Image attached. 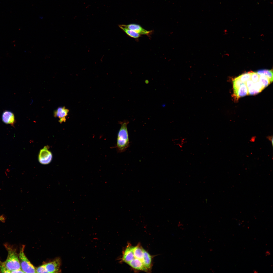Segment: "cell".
I'll return each instance as SVG.
<instances>
[{
    "label": "cell",
    "instance_id": "obj_1",
    "mask_svg": "<svg viewBox=\"0 0 273 273\" xmlns=\"http://www.w3.org/2000/svg\"><path fill=\"white\" fill-rule=\"evenodd\" d=\"M152 256L144 249L140 244L136 246L131 245L124 259V263L127 264L134 259L141 261L146 267L148 272L151 271L152 266Z\"/></svg>",
    "mask_w": 273,
    "mask_h": 273
},
{
    "label": "cell",
    "instance_id": "obj_2",
    "mask_svg": "<svg viewBox=\"0 0 273 273\" xmlns=\"http://www.w3.org/2000/svg\"><path fill=\"white\" fill-rule=\"evenodd\" d=\"M121 126L118 132L116 148L118 152L121 153L124 152L129 147V141L127 125L129 121L125 120L119 122Z\"/></svg>",
    "mask_w": 273,
    "mask_h": 273
},
{
    "label": "cell",
    "instance_id": "obj_3",
    "mask_svg": "<svg viewBox=\"0 0 273 273\" xmlns=\"http://www.w3.org/2000/svg\"><path fill=\"white\" fill-rule=\"evenodd\" d=\"M4 245L8 254L6 260L3 262L6 267L10 273L14 270L21 269L18 256L16 249L8 244H6Z\"/></svg>",
    "mask_w": 273,
    "mask_h": 273
},
{
    "label": "cell",
    "instance_id": "obj_4",
    "mask_svg": "<svg viewBox=\"0 0 273 273\" xmlns=\"http://www.w3.org/2000/svg\"><path fill=\"white\" fill-rule=\"evenodd\" d=\"M25 245H22L18 255L21 268L24 273H36V269L25 256L24 251Z\"/></svg>",
    "mask_w": 273,
    "mask_h": 273
},
{
    "label": "cell",
    "instance_id": "obj_5",
    "mask_svg": "<svg viewBox=\"0 0 273 273\" xmlns=\"http://www.w3.org/2000/svg\"><path fill=\"white\" fill-rule=\"evenodd\" d=\"M48 148L47 146H45L40 151L38 160L41 164L44 165L49 164L52 160V155Z\"/></svg>",
    "mask_w": 273,
    "mask_h": 273
},
{
    "label": "cell",
    "instance_id": "obj_6",
    "mask_svg": "<svg viewBox=\"0 0 273 273\" xmlns=\"http://www.w3.org/2000/svg\"><path fill=\"white\" fill-rule=\"evenodd\" d=\"M61 259L57 258L52 261L44 264L48 273H58L60 271Z\"/></svg>",
    "mask_w": 273,
    "mask_h": 273
},
{
    "label": "cell",
    "instance_id": "obj_7",
    "mask_svg": "<svg viewBox=\"0 0 273 273\" xmlns=\"http://www.w3.org/2000/svg\"><path fill=\"white\" fill-rule=\"evenodd\" d=\"M69 112V110L65 107H60L54 111V115L55 117L58 118L59 122L62 123L66 121Z\"/></svg>",
    "mask_w": 273,
    "mask_h": 273
},
{
    "label": "cell",
    "instance_id": "obj_8",
    "mask_svg": "<svg viewBox=\"0 0 273 273\" xmlns=\"http://www.w3.org/2000/svg\"><path fill=\"white\" fill-rule=\"evenodd\" d=\"M2 120L4 123L10 124L14 127L15 120L14 114L12 112L8 110H5L3 113L2 115Z\"/></svg>",
    "mask_w": 273,
    "mask_h": 273
},
{
    "label": "cell",
    "instance_id": "obj_9",
    "mask_svg": "<svg viewBox=\"0 0 273 273\" xmlns=\"http://www.w3.org/2000/svg\"><path fill=\"white\" fill-rule=\"evenodd\" d=\"M126 27L132 30L140 35L149 34L150 31H148L142 28L140 25L134 24L127 25H123Z\"/></svg>",
    "mask_w": 273,
    "mask_h": 273
},
{
    "label": "cell",
    "instance_id": "obj_10",
    "mask_svg": "<svg viewBox=\"0 0 273 273\" xmlns=\"http://www.w3.org/2000/svg\"><path fill=\"white\" fill-rule=\"evenodd\" d=\"M248 95V90L246 84L242 83L239 89L234 94H233V97L235 100H237L241 97Z\"/></svg>",
    "mask_w": 273,
    "mask_h": 273
},
{
    "label": "cell",
    "instance_id": "obj_11",
    "mask_svg": "<svg viewBox=\"0 0 273 273\" xmlns=\"http://www.w3.org/2000/svg\"><path fill=\"white\" fill-rule=\"evenodd\" d=\"M256 73L259 76H264L268 78L271 83L273 81V71L272 70L260 69L258 70Z\"/></svg>",
    "mask_w": 273,
    "mask_h": 273
},
{
    "label": "cell",
    "instance_id": "obj_12",
    "mask_svg": "<svg viewBox=\"0 0 273 273\" xmlns=\"http://www.w3.org/2000/svg\"><path fill=\"white\" fill-rule=\"evenodd\" d=\"M119 27L128 35L131 37L136 38H139L140 36V34L126 27L123 25H119Z\"/></svg>",
    "mask_w": 273,
    "mask_h": 273
},
{
    "label": "cell",
    "instance_id": "obj_13",
    "mask_svg": "<svg viewBox=\"0 0 273 273\" xmlns=\"http://www.w3.org/2000/svg\"><path fill=\"white\" fill-rule=\"evenodd\" d=\"M243 83L238 77L235 78L233 80V94L235 93L239 89L241 85Z\"/></svg>",
    "mask_w": 273,
    "mask_h": 273
},
{
    "label": "cell",
    "instance_id": "obj_14",
    "mask_svg": "<svg viewBox=\"0 0 273 273\" xmlns=\"http://www.w3.org/2000/svg\"><path fill=\"white\" fill-rule=\"evenodd\" d=\"M261 84L264 88L267 87L271 82L267 77L264 76H259L258 81Z\"/></svg>",
    "mask_w": 273,
    "mask_h": 273
},
{
    "label": "cell",
    "instance_id": "obj_15",
    "mask_svg": "<svg viewBox=\"0 0 273 273\" xmlns=\"http://www.w3.org/2000/svg\"><path fill=\"white\" fill-rule=\"evenodd\" d=\"M252 72L251 71L244 73L238 77L242 83H245L248 80L251 79Z\"/></svg>",
    "mask_w": 273,
    "mask_h": 273
},
{
    "label": "cell",
    "instance_id": "obj_16",
    "mask_svg": "<svg viewBox=\"0 0 273 273\" xmlns=\"http://www.w3.org/2000/svg\"><path fill=\"white\" fill-rule=\"evenodd\" d=\"M259 77V76L256 72H252L251 79L254 83L258 81Z\"/></svg>",
    "mask_w": 273,
    "mask_h": 273
},
{
    "label": "cell",
    "instance_id": "obj_17",
    "mask_svg": "<svg viewBox=\"0 0 273 273\" xmlns=\"http://www.w3.org/2000/svg\"><path fill=\"white\" fill-rule=\"evenodd\" d=\"M36 272L37 273H48L46 268L45 264L42 265L37 268L36 269Z\"/></svg>",
    "mask_w": 273,
    "mask_h": 273
},
{
    "label": "cell",
    "instance_id": "obj_18",
    "mask_svg": "<svg viewBox=\"0 0 273 273\" xmlns=\"http://www.w3.org/2000/svg\"><path fill=\"white\" fill-rule=\"evenodd\" d=\"M253 86L254 88L260 92H261L264 89L261 84L259 81L254 83Z\"/></svg>",
    "mask_w": 273,
    "mask_h": 273
},
{
    "label": "cell",
    "instance_id": "obj_19",
    "mask_svg": "<svg viewBox=\"0 0 273 273\" xmlns=\"http://www.w3.org/2000/svg\"><path fill=\"white\" fill-rule=\"evenodd\" d=\"M0 272L1 273H10V272L6 267L3 262L0 261Z\"/></svg>",
    "mask_w": 273,
    "mask_h": 273
},
{
    "label": "cell",
    "instance_id": "obj_20",
    "mask_svg": "<svg viewBox=\"0 0 273 273\" xmlns=\"http://www.w3.org/2000/svg\"><path fill=\"white\" fill-rule=\"evenodd\" d=\"M254 83L250 79L248 80L246 83L245 84L247 87L248 88L252 86L254 84Z\"/></svg>",
    "mask_w": 273,
    "mask_h": 273
},
{
    "label": "cell",
    "instance_id": "obj_21",
    "mask_svg": "<svg viewBox=\"0 0 273 273\" xmlns=\"http://www.w3.org/2000/svg\"><path fill=\"white\" fill-rule=\"evenodd\" d=\"M11 273H24V272L21 269H20L12 271L11 272Z\"/></svg>",
    "mask_w": 273,
    "mask_h": 273
},
{
    "label": "cell",
    "instance_id": "obj_22",
    "mask_svg": "<svg viewBox=\"0 0 273 273\" xmlns=\"http://www.w3.org/2000/svg\"><path fill=\"white\" fill-rule=\"evenodd\" d=\"M266 254L267 255H270V253L269 251H267L266 253Z\"/></svg>",
    "mask_w": 273,
    "mask_h": 273
},
{
    "label": "cell",
    "instance_id": "obj_23",
    "mask_svg": "<svg viewBox=\"0 0 273 273\" xmlns=\"http://www.w3.org/2000/svg\"><path fill=\"white\" fill-rule=\"evenodd\" d=\"M145 83L146 84H148V83L149 81L147 80H146L145 81Z\"/></svg>",
    "mask_w": 273,
    "mask_h": 273
},
{
    "label": "cell",
    "instance_id": "obj_24",
    "mask_svg": "<svg viewBox=\"0 0 273 273\" xmlns=\"http://www.w3.org/2000/svg\"><path fill=\"white\" fill-rule=\"evenodd\" d=\"M4 220V218H3L2 217H0V220Z\"/></svg>",
    "mask_w": 273,
    "mask_h": 273
}]
</instances>
